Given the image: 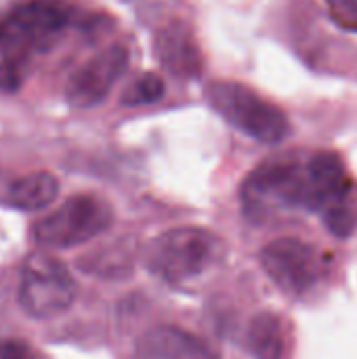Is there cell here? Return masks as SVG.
<instances>
[{"mask_svg": "<svg viewBox=\"0 0 357 359\" xmlns=\"http://www.w3.org/2000/svg\"><path fill=\"white\" fill-rule=\"evenodd\" d=\"M114 212L109 204L90 194L65 200L34 227V238L46 248H74L86 244L109 229Z\"/></svg>", "mask_w": 357, "mask_h": 359, "instance_id": "obj_5", "label": "cell"}, {"mask_svg": "<svg viewBox=\"0 0 357 359\" xmlns=\"http://www.w3.org/2000/svg\"><path fill=\"white\" fill-rule=\"evenodd\" d=\"M206 99L210 107L234 128L259 143L278 145L290 133L286 111L242 82H210L206 88Z\"/></svg>", "mask_w": 357, "mask_h": 359, "instance_id": "obj_4", "label": "cell"}, {"mask_svg": "<svg viewBox=\"0 0 357 359\" xmlns=\"http://www.w3.org/2000/svg\"><path fill=\"white\" fill-rule=\"evenodd\" d=\"M154 46L164 69L175 74L177 78H196L200 74L202 57L189 29L183 23L173 21L164 25L156 34Z\"/></svg>", "mask_w": 357, "mask_h": 359, "instance_id": "obj_10", "label": "cell"}, {"mask_svg": "<svg viewBox=\"0 0 357 359\" xmlns=\"http://www.w3.org/2000/svg\"><path fill=\"white\" fill-rule=\"evenodd\" d=\"M0 359H46L23 339L0 341Z\"/></svg>", "mask_w": 357, "mask_h": 359, "instance_id": "obj_15", "label": "cell"}, {"mask_svg": "<svg viewBox=\"0 0 357 359\" xmlns=\"http://www.w3.org/2000/svg\"><path fill=\"white\" fill-rule=\"evenodd\" d=\"M164 93H166L164 80L158 74H154V72H143L122 93V105L137 107V105L158 103L164 97Z\"/></svg>", "mask_w": 357, "mask_h": 359, "instance_id": "obj_13", "label": "cell"}, {"mask_svg": "<svg viewBox=\"0 0 357 359\" xmlns=\"http://www.w3.org/2000/svg\"><path fill=\"white\" fill-rule=\"evenodd\" d=\"M128 67V50L120 44H114L82 67H78L65 86V99L72 107L88 109L105 101L114 84Z\"/></svg>", "mask_w": 357, "mask_h": 359, "instance_id": "obj_8", "label": "cell"}, {"mask_svg": "<svg viewBox=\"0 0 357 359\" xmlns=\"http://www.w3.org/2000/svg\"><path fill=\"white\" fill-rule=\"evenodd\" d=\"M353 179L332 149H292L257 166L242 185L244 212L265 221L280 212H316L324 223L353 210Z\"/></svg>", "mask_w": 357, "mask_h": 359, "instance_id": "obj_1", "label": "cell"}, {"mask_svg": "<svg viewBox=\"0 0 357 359\" xmlns=\"http://www.w3.org/2000/svg\"><path fill=\"white\" fill-rule=\"evenodd\" d=\"M135 359H219L217 353L191 332L175 326L154 328L137 343Z\"/></svg>", "mask_w": 357, "mask_h": 359, "instance_id": "obj_9", "label": "cell"}, {"mask_svg": "<svg viewBox=\"0 0 357 359\" xmlns=\"http://www.w3.org/2000/svg\"><path fill=\"white\" fill-rule=\"evenodd\" d=\"M78 284L69 269L42 252L29 255L21 269L19 305L36 320H46L72 307Z\"/></svg>", "mask_w": 357, "mask_h": 359, "instance_id": "obj_6", "label": "cell"}, {"mask_svg": "<svg viewBox=\"0 0 357 359\" xmlns=\"http://www.w3.org/2000/svg\"><path fill=\"white\" fill-rule=\"evenodd\" d=\"M221 257V240L200 227H177L151 240L145 267L168 284H185L204 276Z\"/></svg>", "mask_w": 357, "mask_h": 359, "instance_id": "obj_3", "label": "cell"}, {"mask_svg": "<svg viewBox=\"0 0 357 359\" xmlns=\"http://www.w3.org/2000/svg\"><path fill=\"white\" fill-rule=\"evenodd\" d=\"M74 19L61 0H25L0 17V90L15 93L36 55L55 46Z\"/></svg>", "mask_w": 357, "mask_h": 359, "instance_id": "obj_2", "label": "cell"}, {"mask_svg": "<svg viewBox=\"0 0 357 359\" xmlns=\"http://www.w3.org/2000/svg\"><path fill=\"white\" fill-rule=\"evenodd\" d=\"M261 265L269 280L286 294H303L322 276L320 252L299 238H278L261 250Z\"/></svg>", "mask_w": 357, "mask_h": 359, "instance_id": "obj_7", "label": "cell"}, {"mask_svg": "<svg viewBox=\"0 0 357 359\" xmlns=\"http://www.w3.org/2000/svg\"><path fill=\"white\" fill-rule=\"evenodd\" d=\"M59 194V181L50 172H29L25 177L15 179L6 191H4V204L23 210V212H34L50 206Z\"/></svg>", "mask_w": 357, "mask_h": 359, "instance_id": "obj_11", "label": "cell"}, {"mask_svg": "<svg viewBox=\"0 0 357 359\" xmlns=\"http://www.w3.org/2000/svg\"><path fill=\"white\" fill-rule=\"evenodd\" d=\"M246 349L255 359H284L286 355L284 320L271 311L257 313L246 328Z\"/></svg>", "mask_w": 357, "mask_h": 359, "instance_id": "obj_12", "label": "cell"}, {"mask_svg": "<svg viewBox=\"0 0 357 359\" xmlns=\"http://www.w3.org/2000/svg\"><path fill=\"white\" fill-rule=\"evenodd\" d=\"M320 4L339 29L357 34V0H320Z\"/></svg>", "mask_w": 357, "mask_h": 359, "instance_id": "obj_14", "label": "cell"}]
</instances>
